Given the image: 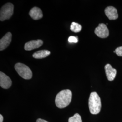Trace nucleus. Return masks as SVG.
<instances>
[{
	"instance_id": "1",
	"label": "nucleus",
	"mask_w": 122,
	"mask_h": 122,
	"mask_svg": "<svg viewBox=\"0 0 122 122\" xmlns=\"http://www.w3.org/2000/svg\"><path fill=\"white\" fill-rule=\"evenodd\" d=\"M72 98V93L70 90H64L57 94L55 104L58 108L63 109L70 104Z\"/></svg>"
},
{
	"instance_id": "2",
	"label": "nucleus",
	"mask_w": 122,
	"mask_h": 122,
	"mask_svg": "<svg viewBox=\"0 0 122 122\" xmlns=\"http://www.w3.org/2000/svg\"><path fill=\"white\" fill-rule=\"evenodd\" d=\"M89 107L90 113L92 114H97L100 112L101 103L100 97L96 92L90 94L89 99Z\"/></svg>"
},
{
	"instance_id": "3",
	"label": "nucleus",
	"mask_w": 122,
	"mask_h": 122,
	"mask_svg": "<svg viewBox=\"0 0 122 122\" xmlns=\"http://www.w3.org/2000/svg\"><path fill=\"white\" fill-rule=\"evenodd\" d=\"M15 68L18 74L23 78L29 80L32 77V72L26 65L22 63H17L15 66Z\"/></svg>"
},
{
	"instance_id": "4",
	"label": "nucleus",
	"mask_w": 122,
	"mask_h": 122,
	"mask_svg": "<svg viewBox=\"0 0 122 122\" xmlns=\"http://www.w3.org/2000/svg\"><path fill=\"white\" fill-rule=\"evenodd\" d=\"M14 5L11 3L5 4L0 9V20L1 21L8 20L13 15Z\"/></svg>"
},
{
	"instance_id": "5",
	"label": "nucleus",
	"mask_w": 122,
	"mask_h": 122,
	"mask_svg": "<svg viewBox=\"0 0 122 122\" xmlns=\"http://www.w3.org/2000/svg\"><path fill=\"white\" fill-rule=\"evenodd\" d=\"M95 33L97 36L101 38H106L109 35V31L106 25L103 23L100 24L96 27Z\"/></svg>"
},
{
	"instance_id": "6",
	"label": "nucleus",
	"mask_w": 122,
	"mask_h": 122,
	"mask_svg": "<svg viewBox=\"0 0 122 122\" xmlns=\"http://www.w3.org/2000/svg\"><path fill=\"white\" fill-rule=\"evenodd\" d=\"M12 81L11 79L6 75L0 72V86L3 89H7L11 86Z\"/></svg>"
},
{
	"instance_id": "7",
	"label": "nucleus",
	"mask_w": 122,
	"mask_h": 122,
	"mask_svg": "<svg viewBox=\"0 0 122 122\" xmlns=\"http://www.w3.org/2000/svg\"><path fill=\"white\" fill-rule=\"evenodd\" d=\"M12 34L8 32L0 39V50L2 51L8 47L11 41Z\"/></svg>"
},
{
	"instance_id": "8",
	"label": "nucleus",
	"mask_w": 122,
	"mask_h": 122,
	"mask_svg": "<svg viewBox=\"0 0 122 122\" xmlns=\"http://www.w3.org/2000/svg\"><path fill=\"white\" fill-rule=\"evenodd\" d=\"M43 44V41L40 39L31 40L25 44L24 48L26 51H30L35 48H39Z\"/></svg>"
},
{
	"instance_id": "9",
	"label": "nucleus",
	"mask_w": 122,
	"mask_h": 122,
	"mask_svg": "<svg viewBox=\"0 0 122 122\" xmlns=\"http://www.w3.org/2000/svg\"><path fill=\"white\" fill-rule=\"evenodd\" d=\"M105 12L110 20H115L118 18L117 10L113 6H109L106 7L105 9Z\"/></svg>"
},
{
	"instance_id": "10",
	"label": "nucleus",
	"mask_w": 122,
	"mask_h": 122,
	"mask_svg": "<svg viewBox=\"0 0 122 122\" xmlns=\"http://www.w3.org/2000/svg\"><path fill=\"white\" fill-rule=\"evenodd\" d=\"M105 71L107 78L109 81H112L115 78L117 71L112 67V66L109 64H106L105 67Z\"/></svg>"
},
{
	"instance_id": "11",
	"label": "nucleus",
	"mask_w": 122,
	"mask_h": 122,
	"mask_svg": "<svg viewBox=\"0 0 122 122\" xmlns=\"http://www.w3.org/2000/svg\"><path fill=\"white\" fill-rule=\"evenodd\" d=\"M29 15L34 20H38L43 18V16L41 10L37 7H34L31 9Z\"/></svg>"
},
{
	"instance_id": "12",
	"label": "nucleus",
	"mask_w": 122,
	"mask_h": 122,
	"mask_svg": "<svg viewBox=\"0 0 122 122\" xmlns=\"http://www.w3.org/2000/svg\"><path fill=\"white\" fill-rule=\"evenodd\" d=\"M50 54V52L47 50H42L35 52L33 57L36 59H42L48 57Z\"/></svg>"
},
{
	"instance_id": "13",
	"label": "nucleus",
	"mask_w": 122,
	"mask_h": 122,
	"mask_svg": "<svg viewBox=\"0 0 122 122\" xmlns=\"http://www.w3.org/2000/svg\"><path fill=\"white\" fill-rule=\"evenodd\" d=\"M70 30L75 33H78L82 30V26L76 22H72L70 26Z\"/></svg>"
},
{
	"instance_id": "14",
	"label": "nucleus",
	"mask_w": 122,
	"mask_h": 122,
	"mask_svg": "<svg viewBox=\"0 0 122 122\" xmlns=\"http://www.w3.org/2000/svg\"><path fill=\"white\" fill-rule=\"evenodd\" d=\"M68 122H82V121L81 116L78 113H76L73 117H71L69 118Z\"/></svg>"
},
{
	"instance_id": "15",
	"label": "nucleus",
	"mask_w": 122,
	"mask_h": 122,
	"mask_svg": "<svg viewBox=\"0 0 122 122\" xmlns=\"http://www.w3.org/2000/svg\"><path fill=\"white\" fill-rule=\"evenodd\" d=\"M68 42L69 43H77L78 41V37L77 36H70L68 39Z\"/></svg>"
},
{
	"instance_id": "16",
	"label": "nucleus",
	"mask_w": 122,
	"mask_h": 122,
	"mask_svg": "<svg viewBox=\"0 0 122 122\" xmlns=\"http://www.w3.org/2000/svg\"><path fill=\"white\" fill-rule=\"evenodd\" d=\"M114 52L116 53L118 56L122 57V46L117 48L114 51Z\"/></svg>"
},
{
	"instance_id": "17",
	"label": "nucleus",
	"mask_w": 122,
	"mask_h": 122,
	"mask_svg": "<svg viewBox=\"0 0 122 122\" xmlns=\"http://www.w3.org/2000/svg\"><path fill=\"white\" fill-rule=\"evenodd\" d=\"M36 122H48L44 119H41V118H39L36 120Z\"/></svg>"
},
{
	"instance_id": "18",
	"label": "nucleus",
	"mask_w": 122,
	"mask_h": 122,
	"mask_svg": "<svg viewBox=\"0 0 122 122\" xmlns=\"http://www.w3.org/2000/svg\"><path fill=\"white\" fill-rule=\"evenodd\" d=\"M3 121V117L1 114L0 115V122H2Z\"/></svg>"
}]
</instances>
